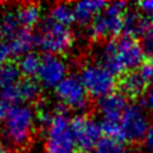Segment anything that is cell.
<instances>
[{"mask_svg":"<svg viewBox=\"0 0 153 153\" xmlns=\"http://www.w3.org/2000/svg\"><path fill=\"white\" fill-rule=\"evenodd\" d=\"M142 45L146 51L153 52V22L148 26L144 35L142 36Z\"/></svg>","mask_w":153,"mask_h":153,"instance_id":"cell-24","label":"cell"},{"mask_svg":"<svg viewBox=\"0 0 153 153\" xmlns=\"http://www.w3.org/2000/svg\"><path fill=\"white\" fill-rule=\"evenodd\" d=\"M79 79L84 85L88 96L93 98H102L115 92L116 79L112 73L100 63H87L79 71Z\"/></svg>","mask_w":153,"mask_h":153,"instance_id":"cell-6","label":"cell"},{"mask_svg":"<svg viewBox=\"0 0 153 153\" xmlns=\"http://www.w3.org/2000/svg\"><path fill=\"white\" fill-rule=\"evenodd\" d=\"M151 23L152 21L142 12L128 10L124 19V33L130 38L142 37Z\"/></svg>","mask_w":153,"mask_h":153,"instance_id":"cell-14","label":"cell"},{"mask_svg":"<svg viewBox=\"0 0 153 153\" xmlns=\"http://www.w3.org/2000/svg\"><path fill=\"white\" fill-rule=\"evenodd\" d=\"M139 7V12H142L148 18L153 17V0H148V1H142L138 4Z\"/></svg>","mask_w":153,"mask_h":153,"instance_id":"cell-27","label":"cell"},{"mask_svg":"<svg viewBox=\"0 0 153 153\" xmlns=\"http://www.w3.org/2000/svg\"><path fill=\"white\" fill-rule=\"evenodd\" d=\"M142 144H143V149H144L146 153H153V121L151 123L146 137L143 138Z\"/></svg>","mask_w":153,"mask_h":153,"instance_id":"cell-25","label":"cell"},{"mask_svg":"<svg viewBox=\"0 0 153 153\" xmlns=\"http://www.w3.org/2000/svg\"><path fill=\"white\" fill-rule=\"evenodd\" d=\"M14 56L13 50L10 47L8 40H4V38H0V66L4 64L10 63V59Z\"/></svg>","mask_w":153,"mask_h":153,"instance_id":"cell-23","label":"cell"},{"mask_svg":"<svg viewBox=\"0 0 153 153\" xmlns=\"http://www.w3.org/2000/svg\"><path fill=\"white\" fill-rule=\"evenodd\" d=\"M37 124V111L32 106H9L1 124L3 137L9 146L14 148H23L32 140Z\"/></svg>","mask_w":153,"mask_h":153,"instance_id":"cell-2","label":"cell"},{"mask_svg":"<svg viewBox=\"0 0 153 153\" xmlns=\"http://www.w3.org/2000/svg\"><path fill=\"white\" fill-rule=\"evenodd\" d=\"M37 82L44 88H56L68 76V64L59 55L45 54L37 73Z\"/></svg>","mask_w":153,"mask_h":153,"instance_id":"cell-10","label":"cell"},{"mask_svg":"<svg viewBox=\"0 0 153 153\" xmlns=\"http://www.w3.org/2000/svg\"><path fill=\"white\" fill-rule=\"evenodd\" d=\"M45 129L46 153H78L71 129V119L64 111H54Z\"/></svg>","mask_w":153,"mask_h":153,"instance_id":"cell-3","label":"cell"},{"mask_svg":"<svg viewBox=\"0 0 153 153\" xmlns=\"http://www.w3.org/2000/svg\"><path fill=\"white\" fill-rule=\"evenodd\" d=\"M0 153H9L8 149H7V147L4 146L1 142H0Z\"/></svg>","mask_w":153,"mask_h":153,"instance_id":"cell-30","label":"cell"},{"mask_svg":"<svg viewBox=\"0 0 153 153\" xmlns=\"http://www.w3.org/2000/svg\"><path fill=\"white\" fill-rule=\"evenodd\" d=\"M55 96L64 107L82 112L88 107V93L78 75H68L55 88Z\"/></svg>","mask_w":153,"mask_h":153,"instance_id":"cell-9","label":"cell"},{"mask_svg":"<svg viewBox=\"0 0 153 153\" xmlns=\"http://www.w3.org/2000/svg\"><path fill=\"white\" fill-rule=\"evenodd\" d=\"M71 129L76 149L80 153H92L103 138L101 121L85 115H79L71 119Z\"/></svg>","mask_w":153,"mask_h":153,"instance_id":"cell-7","label":"cell"},{"mask_svg":"<svg viewBox=\"0 0 153 153\" xmlns=\"http://www.w3.org/2000/svg\"><path fill=\"white\" fill-rule=\"evenodd\" d=\"M9 44H10L14 56L21 57L23 55L32 52V49L37 45V37H36V35H33L30 30L21 28V30L9 40Z\"/></svg>","mask_w":153,"mask_h":153,"instance_id":"cell-17","label":"cell"},{"mask_svg":"<svg viewBox=\"0 0 153 153\" xmlns=\"http://www.w3.org/2000/svg\"><path fill=\"white\" fill-rule=\"evenodd\" d=\"M21 80V70L18 65L8 63L0 66V91L5 89Z\"/></svg>","mask_w":153,"mask_h":153,"instance_id":"cell-21","label":"cell"},{"mask_svg":"<svg viewBox=\"0 0 153 153\" xmlns=\"http://www.w3.org/2000/svg\"><path fill=\"white\" fill-rule=\"evenodd\" d=\"M97 59L115 76L125 75L144 64L146 50L135 38L124 36L103 42L97 50Z\"/></svg>","mask_w":153,"mask_h":153,"instance_id":"cell-1","label":"cell"},{"mask_svg":"<svg viewBox=\"0 0 153 153\" xmlns=\"http://www.w3.org/2000/svg\"><path fill=\"white\" fill-rule=\"evenodd\" d=\"M40 83L32 78H25L10 87L0 91V100L8 107L14 105H28L35 102L40 97Z\"/></svg>","mask_w":153,"mask_h":153,"instance_id":"cell-11","label":"cell"},{"mask_svg":"<svg viewBox=\"0 0 153 153\" xmlns=\"http://www.w3.org/2000/svg\"><path fill=\"white\" fill-rule=\"evenodd\" d=\"M106 1H101V0H85V1H78L75 3L74 14H75V22L80 23V25H91L94 18L103 12V9L107 7Z\"/></svg>","mask_w":153,"mask_h":153,"instance_id":"cell-13","label":"cell"},{"mask_svg":"<svg viewBox=\"0 0 153 153\" xmlns=\"http://www.w3.org/2000/svg\"><path fill=\"white\" fill-rule=\"evenodd\" d=\"M21 30L14 9H5L0 16V36L4 40H10Z\"/></svg>","mask_w":153,"mask_h":153,"instance_id":"cell-18","label":"cell"},{"mask_svg":"<svg viewBox=\"0 0 153 153\" xmlns=\"http://www.w3.org/2000/svg\"><path fill=\"white\" fill-rule=\"evenodd\" d=\"M142 73V75L146 78V80L148 83L153 82V66L151 64V61H148V63H144L139 69H138Z\"/></svg>","mask_w":153,"mask_h":153,"instance_id":"cell-26","label":"cell"},{"mask_svg":"<svg viewBox=\"0 0 153 153\" xmlns=\"http://www.w3.org/2000/svg\"><path fill=\"white\" fill-rule=\"evenodd\" d=\"M128 4L124 1H114L107 4L101 14L89 25V35L96 40H114L124 32V19Z\"/></svg>","mask_w":153,"mask_h":153,"instance_id":"cell-4","label":"cell"},{"mask_svg":"<svg viewBox=\"0 0 153 153\" xmlns=\"http://www.w3.org/2000/svg\"><path fill=\"white\" fill-rule=\"evenodd\" d=\"M92 153H128V149L124 142L103 137Z\"/></svg>","mask_w":153,"mask_h":153,"instance_id":"cell-22","label":"cell"},{"mask_svg":"<svg viewBox=\"0 0 153 153\" xmlns=\"http://www.w3.org/2000/svg\"><path fill=\"white\" fill-rule=\"evenodd\" d=\"M40 64H41V56L32 51L30 54H26L19 57L17 65L19 70H21V74H23L26 78H33L38 73Z\"/></svg>","mask_w":153,"mask_h":153,"instance_id":"cell-20","label":"cell"},{"mask_svg":"<svg viewBox=\"0 0 153 153\" xmlns=\"http://www.w3.org/2000/svg\"><path fill=\"white\" fill-rule=\"evenodd\" d=\"M121 93L126 97H139V96L147 93V85L148 82L146 80V78L142 75V73L139 70L135 71H130L123 76L121 79Z\"/></svg>","mask_w":153,"mask_h":153,"instance_id":"cell-15","label":"cell"},{"mask_svg":"<svg viewBox=\"0 0 153 153\" xmlns=\"http://www.w3.org/2000/svg\"><path fill=\"white\" fill-rule=\"evenodd\" d=\"M14 12H16V16H17L18 23H19V26H21V28L30 30V31H31V28H33L40 23L41 18H42L41 7L37 5V4H33V3L18 5L14 9Z\"/></svg>","mask_w":153,"mask_h":153,"instance_id":"cell-16","label":"cell"},{"mask_svg":"<svg viewBox=\"0 0 153 153\" xmlns=\"http://www.w3.org/2000/svg\"><path fill=\"white\" fill-rule=\"evenodd\" d=\"M149 116L146 108L138 103L129 105L124 112L120 128H121V138L124 143H138L142 142L143 138L149 129L151 125Z\"/></svg>","mask_w":153,"mask_h":153,"instance_id":"cell-8","label":"cell"},{"mask_svg":"<svg viewBox=\"0 0 153 153\" xmlns=\"http://www.w3.org/2000/svg\"><path fill=\"white\" fill-rule=\"evenodd\" d=\"M7 110H8V106L1 101V100H0V125H1L3 121H4V117H5Z\"/></svg>","mask_w":153,"mask_h":153,"instance_id":"cell-29","label":"cell"},{"mask_svg":"<svg viewBox=\"0 0 153 153\" xmlns=\"http://www.w3.org/2000/svg\"><path fill=\"white\" fill-rule=\"evenodd\" d=\"M151 64H152V66H153V56H152V60H151Z\"/></svg>","mask_w":153,"mask_h":153,"instance_id":"cell-31","label":"cell"},{"mask_svg":"<svg viewBox=\"0 0 153 153\" xmlns=\"http://www.w3.org/2000/svg\"><path fill=\"white\" fill-rule=\"evenodd\" d=\"M50 18L61 26L70 27L75 22L74 8L73 5L66 4V3L55 4L50 10Z\"/></svg>","mask_w":153,"mask_h":153,"instance_id":"cell-19","label":"cell"},{"mask_svg":"<svg viewBox=\"0 0 153 153\" xmlns=\"http://www.w3.org/2000/svg\"><path fill=\"white\" fill-rule=\"evenodd\" d=\"M37 37V46L45 54L59 55L69 51L74 45V35L70 27L61 26L49 17L41 25Z\"/></svg>","mask_w":153,"mask_h":153,"instance_id":"cell-5","label":"cell"},{"mask_svg":"<svg viewBox=\"0 0 153 153\" xmlns=\"http://www.w3.org/2000/svg\"><path fill=\"white\" fill-rule=\"evenodd\" d=\"M128 106L129 105L126 101V96H124L121 92H112L111 94L100 98L97 102V111L101 116V123H120Z\"/></svg>","mask_w":153,"mask_h":153,"instance_id":"cell-12","label":"cell"},{"mask_svg":"<svg viewBox=\"0 0 153 153\" xmlns=\"http://www.w3.org/2000/svg\"><path fill=\"white\" fill-rule=\"evenodd\" d=\"M144 105L148 110H151L153 112V84L149 87V89L146 93V98H144Z\"/></svg>","mask_w":153,"mask_h":153,"instance_id":"cell-28","label":"cell"}]
</instances>
